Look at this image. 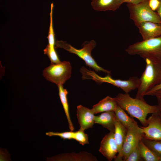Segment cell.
<instances>
[{"label": "cell", "instance_id": "6da1fadb", "mask_svg": "<svg viewBox=\"0 0 161 161\" xmlns=\"http://www.w3.org/2000/svg\"><path fill=\"white\" fill-rule=\"evenodd\" d=\"M115 98L118 105L132 117L138 119L143 126L148 125V114L157 113L159 111L158 105H150L144 99L133 98L129 93H119Z\"/></svg>", "mask_w": 161, "mask_h": 161}, {"label": "cell", "instance_id": "7a4b0ae2", "mask_svg": "<svg viewBox=\"0 0 161 161\" xmlns=\"http://www.w3.org/2000/svg\"><path fill=\"white\" fill-rule=\"evenodd\" d=\"M146 67L139 78L136 98L144 99L146 94L161 83V60H145Z\"/></svg>", "mask_w": 161, "mask_h": 161}, {"label": "cell", "instance_id": "3957f363", "mask_svg": "<svg viewBox=\"0 0 161 161\" xmlns=\"http://www.w3.org/2000/svg\"><path fill=\"white\" fill-rule=\"evenodd\" d=\"M130 55L153 60H161V36L136 42L126 49Z\"/></svg>", "mask_w": 161, "mask_h": 161}, {"label": "cell", "instance_id": "277c9868", "mask_svg": "<svg viewBox=\"0 0 161 161\" xmlns=\"http://www.w3.org/2000/svg\"><path fill=\"white\" fill-rule=\"evenodd\" d=\"M80 72L83 79H92L99 83L103 82L109 83L121 89L126 93L137 89L139 85V78L137 77H130L126 80L114 79L109 75L101 77L84 67L81 68Z\"/></svg>", "mask_w": 161, "mask_h": 161}, {"label": "cell", "instance_id": "5b68a950", "mask_svg": "<svg viewBox=\"0 0 161 161\" xmlns=\"http://www.w3.org/2000/svg\"><path fill=\"white\" fill-rule=\"evenodd\" d=\"M55 45L56 48H63L71 53L77 55L85 61L87 66L95 71L111 74L110 71L99 66L91 56V52L96 46V43L94 40H92L85 43L83 44L82 48L80 49H77L62 41H57Z\"/></svg>", "mask_w": 161, "mask_h": 161}, {"label": "cell", "instance_id": "8992f818", "mask_svg": "<svg viewBox=\"0 0 161 161\" xmlns=\"http://www.w3.org/2000/svg\"><path fill=\"white\" fill-rule=\"evenodd\" d=\"M148 0L138 4L127 3V6L130 14V18L137 27L140 23L150 21L161 24V19L157 12L152 10L149 7Z\"/></svg>", "mask_w": 161, "mask_h": 161}, {"label": "cell", "instance_id": "52a82bcc", "mask_svg": "<svg viewBox=\"0 0 161 161\" xmlns=\"http://www.w3.org/2000/svg\"><path fill=\"white\" fill-rule=\"evenodd\" d=\"M72 68L68 61L51 63L43 70L42 74L47 80L55 83L57 86L63 85L70 78Z\"/></svg>", "mask_w": 161, "mask_h": 161}, {"label": "cell", "instance_id": "ba28073f", "mask_svg": "<svg viewBox=\"0 0 161 161\" xmlns=\"http://www.w3.org/2000/svg\"><path fill=\"white\" fill-rule=\"evenodd\" d=\"M146 126H140L143 134V138L161 141V120L158 113L152 114L147 119Z\"/></svg>", "mask_w": 161, "mask_h": 161}, {"label": "cell", "instance_id": "9c48e42d", "mask_svg": "<svg viewBox=\"0 0 161 161\" xmlns=\"http://www.w3.org/2000/svg\"><path fill=\"white\" fill-rule=\"evenodd\" d=\"M114 132L110 131L101 140L99 151L108 160L112 161L116 158L118 153V148L115 141Z\"/></svg>", "mask_w": 161, "mask_h": 161}, {"label": "cell", "instance_id": "30bf717a", "mask_svg": "<svg viewBox=\"0 0 161 161\" xmlns=\"http://www.w3.org/2000/svg\"><path fill=\"white\" fill-rule=\"evenodd\" d=\"M94 114L92 109L81 105L77 107V117L80 129L84 131L93 127L95 124Z\"/></svg>", "mask_w": 161, "mask_h": 161}, {"label": "cell", "instance_id": "8fae6325", "mask_svg": "<svg viewBox=\"0 0 161 161\" xmlns=\"http://www.w3.org/2000/svg\"><path fill=\"white\" fill-rule=\"evenodd\" d=\"M137 27L141 35L143 40L161 36V24L152 22H142Z\"/></svg>", "mask_w": 161, "mask_h": 161}, {"label": "cell", "instance_id": "7c38bea8", "mask_svg": "<svg viewBox=\"0 0 161 161\" xmlns=\"http://www.w3.org/2000/svg\"><path fill=\"white\" fill-rule=\"evenodd\" d=\"M51 160L54 161H97L96 157L90 153L85 151H83L78 153L72 152L52 157Z\"/></svg>", "mask_w": 161, "mask_h": 161}, {"label": "cell", "instance_id": "4fadbf2b", "mask_svg": "<svg viewBox=\"0 0 161 161\" xmlns=\"http://www.w3.org/2000/svg\"><path fill=\"white\" fill-rule=\"evenodd\" d=\"M114 124V136L118 151V154L114 161H122V149L126 134L127 129L116 118Z\"/></svg>", "mask_w": 161, "mask_h": 161}, {"label": "cell", "instance_id": "5bb4252c", "mask_svg": "<svg viewBox=\"0 0 161 161\" xmlns=\"http://www.w3.org/2000/svg\"><path fill=\"white\" fill-rule=\"evenodd\" d=\"M123 3L122 0H92L91 4L93 8L97 11H114Z\"/></svg>", "mask_w": 161, "mask_h": 161}, {"label": "cell", "instance_id": "9a60e30c", "mask_svg": "<svg viewBox=\"0 0 161 161\" xmlns=\"http://www.w3.org/2000/svg\"><path fill=\"white\" fill-rule=\"evenodd\" d=\"M116 118L114 111L106 112L99 115L95 116V123L100 125L110 131L114 132Z\"/></svg>", "mask_w": 161, "mask_h": 161}, {"label": "cell", "instance_id": "2e32d148", "mask_svg": "<svg viewBox=\"0 0 161 161\" xmlns=\"http://www.w3.org/2000/svg\"><path fill=\"white\" fill-rule=\"evenodd\" d=\"M115 98L107 96L93 106L92 109L95 114L107 111H114L118 106Z\"/></svg>", "mask_w": 161, "mask_h": 161}, {"label": "cell", "instance_id": "e0dca14e", "mask_svg": "<svg viewBox=\"0 0 161 161\" xmlns=\"http://www.w3.org/2000/svg\"><path fill=\"white\" fill-rule=\"evenodd\" d=\"M117 119L127 129L140 130L137 123L129 117L125 111L118 106L114 111Z\"/></svg>", "mask_w": 161, "mask_h": 161}, {"label": "cell", "instance_id": "ac0fdd59", "mask_svg": "<svg viewBox=\"0 0 161 161\" xmlns=\"http://www.w3.org/2000/svg\"><path fill=\"white\" fill-rule=\"evenodd\" d=\"M58 86L59 95L67 118L69 128L70 131H73L74 128L69 115V104L67 99L68 92L66 89L63 88L62 85Z\"/></svg>", "mask_w": 161, "mask_h": 161}, {"label": "cell", "instance_id": "d6986e66", "mask_svg": "<svg viewBox=\"0 0 161 161\" xmlns=\"http://www.w3.org/2000/svg\"><path fill=\"white\" fill-rule=\"evenodd\" d=\"M141 156L145 161H161V157L158 156L148 148L143 143L142 139L138 143Z\"/></svg>", "mask_w": 161, "mask_h": 161}, {"label": "cell", "instance_id": "ffe728a7", "mask_svg": "<svg viewBox=\"0 0 161 161\" xmlns=\"http://www.w3.org/2000/svg\"><path fill=\"white\" fill-rule=\"evenodd\" d=\"M53 7V4L52 3L51 4L50 12V25L48 34L47 37L48 41V44L47 45L52 48H55V34L53 26L52 13Z\"/></svg>", "mask_w": 161, "mask_h": 161}, {"label": "cell", "instance_id": "44dd1931", "mask_svg": "<svg viewBox=\"0 0 161 161\" xmlns=\"http://www.w3.org/2000/svg\"><path fill=\"white\" fill-rule=\"evenodd\" d=\"M144 144L158 156L161 157V141L149 140L142 138Z\"/></svg>", "mask_w": 161, "mask_h": 161}, {"label": "cell", "instance_id": "7402d4cb", "mask_svg": "<svg viewBox=\"0 0 161 161\" xmlns=\"http://www.w3.org/2000/svg\"><path fill=\"white\" fill-rule=\"evenodd\" d=\"M84 131L80 129L74 132L73 137V139L82 145L89 143L88 135L84 132Z\"/></svg>", "mask_w": 161, "mask_h": 161}, {"label": "cell", "instance_id": "603a6c76", "mask_svg": "<svg viewBox=\"0 0 161 161\" xmlns=\"http://www.w3.org/2000/svg\"><path fill=\"white\" fill-rule=\"evenodd\" d=\"M44 53L50 59L51 63H57L61 62L55 48H52L48 45L44 50Z\"/></svg>", "mask_w": 161, "mask_h": 161}, {"label": "cell", "instance_id": "cb8c5ba5", "mask_svg": "<svg viewBox=\"0 0 161 161\" xmlns=\"http://www.w3.org/2000/svg\"><path fill=\"white\" fill-rule=\"evenodd\" d=\"M46 134L50 137L53 136L59 137L64 140H71L73 139L74 131H69L61 132L49 131L46 133Z\"/></svg>", "mask_w": 161, "mask_h": 161}, {"label": "cell", "instance_id": "d4e9b609", "mask_svg": "<svg viewBox=\"0 0 161 161\" xmlns=\"http://www.w3.org/2000/svg\"><path fill=\"white\" fill-rule=\"evenodd\" d=\"M142 159L138 144L130 154L126 161H139Z\"/></svg>", "mask_w": 161, "mask_h": 161}, {"label": "cell", "instance_id": "484cf974", "mask_svg": "<svg viewBox=\"0 0 161 161\" xmlns=\"http://www.w3.org/2000/svg\"><path fill=\"white\" fill-rule=\"evenodd\" d=\"M161 0H148V5L153 11H156L159 7Z\"/></svg>", "mask_w": 161, "mask_h": 161}, {"label": "cell", "instance_id": "4316f807", "mask_svg": "<svg viewBox=\"0 0 161 161\" xmlns=\"http://www.w3.org/2000/svg\"><path fill=\"white\" fill-rule=\"evenodd\" d=\"M161 89V83L157 85L153 88L147 92L145 94V95L153 96V94L157 90Z\"/></svg>", "mask_w": 161, "mask_h": 161}, {"label": "cell", "instance_id": "83f0119b", "mask_svg": "<svg viewBox=\"0 0 161 161\" xmlns=\"http://www.w3.org/2000/svg\"><path fill=\"white\" fill-rule=\"evenodd\" d=\"M124 2L133 4H138L146 0H122Z\"/></svg>", "mask_w": 161, "mask_h": 161}, {"label": "cell", "instance_id": "f1b7e54d", "mask_svg": "<svg viewBox=\"0 0 161 161\" xmlns=\"http://www.w3.org/2000/svg\"><path fill=\"white\" fill-rule=\"evenodd\" d=\"M158 105L159 108V110L158 113L159 115L161 120V99L157 98Z\"/></svg>", "mask_w": 161, "mask_h": 161}, {"label": "cell", "instance_id": "f546056e", "mask_svg": "<svg viewBox=\"0 0 161 161\" xmlns=\"http://www.w3.org/2000/svg\"><path fill=\"white\" fill-rule=\"evenodd\" d=\"M153 96H154L157 98L161 99V89L155 92L153 94Z\"/></svg>", "mask_w": 161, "mask_h": 161}, {"label": "cell", "instance_id": "4dcf8cb0", "mask_svg": "<svg viewBox=\"0 0 161 161\" xmlns=\"http://www.w3.org/2000/svg\"><path fill=\"white\" fill-rule=\"evenodd\" d=\"M156 12L158 14V15L159 16L161 19V0L160 5L159 7L156 10Z\"/></svg>", "mask_w": 161, "mask_h": 161}]
</instances>
